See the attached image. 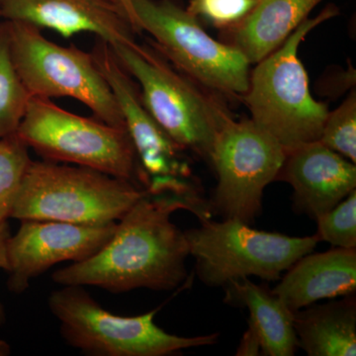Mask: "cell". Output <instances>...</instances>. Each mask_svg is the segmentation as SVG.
<instances>
[{"label": "cell", "instance_id": "obj_4", "mask_svg": "<svg viewBox=\"0 0 356 356\" xmlns=\"http://www.w3.org/2000/svg\"><path fill=\"white\" fill-rule=\"evenodd\" d=\"M16 134L46 161L86 166L149 187L126 128L70 113L47 98L31 97Z\"/></svg>", "mask_w": 356, "mask_h": 356}, {"label": "cell", "instance_id": "obj_18", "mask_svg": "<svg viewBox=\"0 0 356 356\" xmlns=\"http://www.w3.org/2000/svg\"><path fill=\"white\" fill-rule=\"evenodd\" d=\"M298 346L310 356L356 355L355 294L339 301L306 307L295 312Z\"/></svg>", "mask_w": 356, "mask_h": 356}, {"label": "cell", "instance_id": "obj_26", "mask_svg": "<svg viewBox=\"0 0 356 356\" xmlns=\"http://www.w3.org/2000/svg\"><path fill=\"white\" fill-rule=\"evenodd\" d=\"M120 1L124 7H125L126 11H127L129 14V17H130L131 22H132L136 33H140L139 27H138L137 17H136L135 11H134L132 6V1H131V0H120Z\"/></svg>", "mask_w": 356, "mask_h": 356}, {"label": "cell", "instance_id": "obj_23", "mask_svg": "<svg viewBox=\"0 0 356 356\" xmlns=\"http://www.w3.org/2000/svg\"><path fill=\"white\" fill-rule=\"evenodd\" d=\"M259 0H189L187 11L221 31L241 22Z\"/></svg>", "mask_w": 356, "mask_h": 356}, {"label": "cell", "instance_id": "obj_9", "mask_svg": "<svg viewBox=\"0 0 356 356\" xmlns=\"http://www.w3.org/2000/svg\"><path fill=\"white\" fill-rule=\"evenodd\" d=\"M131 1L140 33H149L159 53L182 74L222 95L247 93L250 64L236 47L213 39L198 18L173 0Z\"/></svg>", "mask_w": 356, "mask_h": 356}, {"label": "cell", "instance_id": "obj_8", "mask_svg": "<svg viewBox=\"0 0 356 356\" xmlns=\"http://www.w3.org/2000/svg\"><path fill=\"white\" fill-rule=\"evenodd\" d=\"M14 67L31 97H70L98 120L126 128L118 102L92 54L53 43L36 26L8 21ZM127 130V129H126Z\"/></svg>", "mask_w": 356, "mask_h": 356}, {"label": "cell", "instance_id": "obj_24", "mask_svg": "<svg viewBox=\"0 0 356 356\" xmlns=\"http://www.w3.org/2000/svg\"><path fill=\"white\" fill-rule=\"evenodd\" d=\"M236 355L238 356H254L261 355V343L257 332L252 325H248L247 331L245 332L240 346L236 350Z\"/></svg>", "mask_w": 356, "mask_h": 356}, {"label": "cell", "instance_id": "obj_14", "mask_svg": "<svg viewBox=\"0 0 356 356\" xmlns=\"http://www.w3.org/2000/svg\"><path fill=\"white\" fill-rule=\"evenodd\" d=\"M276 180L293 187L295 210L316 220L356 189V166L316 140L287 149Z\"/></svg>", "mask_w": 356, "mask_h": 356}, {"label": "cell", "instance_id": "obj_15", "mask_svg": "<svg viewBox=\"0 0 356 356\" xmlns=\"http://www.w3.org/2000/svg\"><path fill=\"white\" fill-rule=\"evenodd\" d=\"M286 271L271 291L295 313L321 300L355 294L356 250L334 248L320 254L310 252Z\"/></svg>", "mask_w": 356, "mask_h": 356}, {"label": "cell", "instance_id": "obj_5", "mask_svg": "<svg viewBox=\"0 0 356 356\" xmlns=\"http://www.w3.org/2000/svg\"><path fill=\"white\" fill-rule=\"evenodd\" d=\"M110 47L139 83L143 103L170 139L210 163L217 134L229 115L224 106L153 50L136 41Z\"/></svg>", "mask_w": 356, "mask_h": 356}, {"label": "cell", "instance_id": "obj_6", "mask_svg": "<svg viewBox=\"0 0 356 356\" xmlns=\"http://www.w3.org/2000/svg\"><path fill=\"white\" fill-rule=\"evenodd\" d=\"M49 308L60 321L65 343L90 356H165L187 348L212 346L219 334L185 337L154 323L159 309L134 317L103 309L83 286L65 285L51 292Z\"/></svg>", "mask_w": 356, "mask_h": 356}, {"label": "cell", "instance_id": "obj_12", "mask_svg": "<svg viewBox=\"0 0 356 356\" xmlns=\"http://www.w3.org/2000/svg\"><path fill=\"white\" fill-rule=\"evenodd\" d=\"M91 54L118 102L140 165L149 180L192 178L184 149L170 139L147 111L132 76L115 57L111 47L98 39Z\"/></svg>", "mask_w": 356, "mask_h": 356}, {"label": "cell", "instance_id": "obj_1", "mask_svg": "<svg viewBox=\"0 0 356 356\" xmlns=\"http://www.w3.org/2000/svg\"><path fill=\"white\" fill-rule=\"evenodd\" d=\"M191 204L180 194L147 191L117 222L111 240L97 254L55 271L54 282L112 293L175 289L186 278L189 248L184 232L170 217L177 210L191 212Z\"/></svg>", "mask_w": 356, "mask_h": 356}, {"label": "cell", "instance_id": "obj_3", "mask_svg": "<svg viewBox=\"0 0 356 356\" xmlns=\"http://www.w3.org/2000/svg\"><path fill=\"white\" fill-rule=\"evenodd\" d=\"M147 189L86 166L32 161L10 218L79 225L118 222Z\"/></svg>", "mask_w": 356, "mask_h": 356}, {"label": "cell", "instance_id": "obj_11", "mask_svg": "<svg viewBox=\"0 0 356 356\" xmlns=\"http://www.w3.org/2000/svg\"><path fill=\"white\" fill-rule=\"evenodd\" d=\"M15 235L7 241V286L22 294L30 281L62 261L90 259L111 240L117 222L79 225L58 221L22 220Z\"/></svg>", "mask_w": 356, "mask_h": 356}, {"label": "cell", "instance_id": "obj_20", "mask_svg": "<svg viewBox=\"0 0 356 356\" xmlns=\"http://www.w3.org/2000/svg\"><path fill=\"white\" fill-rule=\"evenodd\" d=\"M17 134L0 140V224L10 218L21 182L32 159Z\"/></svg>", "mask_w": 356, "mask_h": 356}, {"label": "cell", "instance_id": "obj_22", "mask_svg": "<svg viewBox=\"0 0 356 356\" xmlns=\"http://www.w3.org/2000/svg\"><path fill=\"white\" fill-rule=\"evenodd\" d=\"M316 221L320 242L331 243L334 248H355L356 189Z\"/></svg>", "mask_w": 356, "mask_h": 356}, {"label": "cell", "instance_id": "obj_27", "mask_svg": "<svg viewBox=\"0 0 356 356\" xmlns=\"http://www.w3.org/2000/svg\"><path fill=\"white\" fill-rule=\"evenodd\" d=\"M0 19H1V0H0Z\"/></svg>", "mask_w": 356, "mask_h": 356}, {"label": "cell", "instance_id": "obj_21", "mask_svg": "<svg viewBox=\"0 0 356 356\" xmlns=\"http://www.w3.org/2000/svg\"><path fill=\"white\" fill-rule=\"evenodd\" d=\"M318 142L356 163V95L353 90L343 104L329 112Z\"/></svg>", "mask_w": 356, "mask_h": 356}, {"label": "cell", "instance_id": "obj_16", "mask_svg": "<svg viewBox=\"0 0 356 356\" xmlns=\"http://www.w3.org/2000/svg\"><path fill=\"white\" fill-rule=\"evenodd\" d=\"M323 0H259L238 24L224 32L250 65L257 64L289 38Z\"/></svg>", "mask_w": 356, "mask_h": 356}, {"label": "cell", "instance_id": "obj_25", "mask_svg": "<svg viewBox=\"0 0 356 356\" xmlns=\"http://www.w3.org/2000/svg\"><path fill=\"white\" fill-rule=\"evenodd\" d=\"M10 227H9L8 222L6 221L0 224V269L7 270L8 264H7L6 257V245L7 241L10 238ZM6 321V310L4 307L0 302V327L3 325Z\"/></svg>", "mask_w": 356, "mask_h": 356}, {"label": "cell", "instance_id": "obj_17", "mask_svg": "<svg viewBox=\"0 0 356 356\" xmlns=\"http://www.w3.org/2000/svg\"><path fill=\"white\" fill-rule=\"evenodd\" d=\"M225 302L250 311L248 325H252L261 343V355L292 356L298 348L294 329L295 313L271 290L255 284L248 278L226 285Z\"/></svg>", "mask_w": 356, "mask_h": 356}, {"label": "cell", "instance_id": "obj_19", "mask_svg": "<svg viewBox=\"0 0 356 356\" xmlns=\"http://www.w3.org/2000/svg\"><path fill=\"white\" fill-rule=\"evenodd\" d=\"M30 98L14 67L9 23L3 20L0 22V140L16 133Z\"/></svg>", "mask_w": 356, "mask_h": 356}, {"label": "cell", "instance_id": "obj_13", "mask_svg": "<svg viewBox=\"0 0 356 356\" xmlns=\"http://www.w3.org/2000/svg\"><path fill=\"white\" fill-rule=\"evenodd\" d=\"M1 19L51 29L65 38L92 33L110 46L135 41L120 0H1Z\"/></svg>", "mask_w": 356, "mask_h": 356}, {"label": "cell", "instance_id": "obj_2", "mask_svg": "<svg viewBox=\"0 0 356 356\" xmlns=\"http://www.w3.org/2000/svg\"><path fill=\"white\" fill-rule=\"evenodd\" d=\"M339 9L325 7L316 17L307 18L282 46L267 56L250 72L243 96L257 127L269 134L285 149L320 140L329 109L311 95L308 74L298 56L307 35Z\"/></svg>", "mask_w": 356, "mask_h": 356}, {"label": "cell", "instance_id": "obj_10", "mask_svg": "<svg viewBox=\"0 0 356 356\" xmlns=\"http://www.w3.org/2000/svg\"><path fill=\"white\" fill-rule=\"evenodd\" d=\"M285 156L286 149L252 119L236 121L228 115L211 154L218 180L209 201L212 214L254 222L261 212L264 189L276 180Z\"/></svg>", "mask_w": 356, "mask_h": 356}, {"label": "cell", "instance_id": "obj_7", "mask_svg": "<svg viewBox=\"0 0 356 356\" xmlns=\"http://www.w3.org/2000/svg\"><path fill=\"white\" fill-rule=\"evenodd\" d=\"M199 228L184 232L189 255L208 286H226L250 276L277 281L299 259L317 247V234L289 236L259 231L238 220L200 221Z\"/></svg>", "mask_w": 356, "mask_h": 356}]
</instances>
